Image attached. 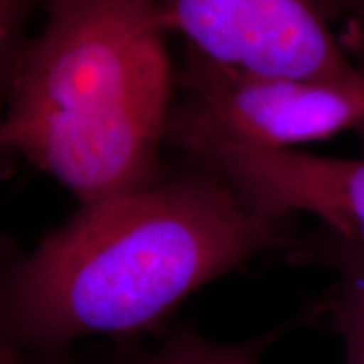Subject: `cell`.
I'll list each match as a JSON object with an SVG mask.
<instances>
[{
	"mask_svg": "<svg viewBox=\"0 0 364 364\" xmlns=\"http://www.w3.org/2000/svg\"><path fill=\"white\" fill-rule=\"evenodd\" d=\"M273 339L275 334H267L245 343L220 344L193 331H181L157 349L125 364H260Z\"/></svg>",
	"mask_w": 364,
	"mask_h": 364,
	"instance_id": "7",
	"label": "cell"
},
{
	"mask_svg": "<svg viewBox=\"0 0 364 364\" xmlns=\"http://www.w3.org/2000/svg\"><path fill=\"white\" fill-rule=\"evenodd\" d=\"M363 136H364V132H363Z\"/></svg>",
	"mask_w": 364,
	"mask_h": 364,
	"instance_id": "12",
	"label": "cell"
},
{
	"mask_svg": "<svg viewBox=\"0 0 364 364\" xmlns=\"http://www.w3.org/2000/svg\"><path fill=\"white\" fill-rule=\"evenodd\" d=\"M0 117V150L54 177L80 206L161 181L177 73L161 0H48Z\"/></svg>",
	"mask_w": 364,
	"mask_h": 364,
	"instance_id": "2",
	"label": "cell"
},
{
	"mask_svg": "<svg viewBox=\"0 0 364 364\" xmlns=\"http://www.w3.org/2000/svg\"><path fill=\"white\" fill-rule=\"evenodd\" d=\"M161 9L169 33L213 65L364 93L317 0H161Z\"/></svg>",
	"mask_w": 364,
	"mask_h": 364,
	"instance_id": "4",
	"label": "cell"
},
{
	"mask_svg": "<svg viewBox=\"0 0 364 364\" xmlns=\"http://www.w3.org/2000/svg\"><path fill=\"white\" fill-rule=\"evenodd\" d=\"M0 364H24V356L0 339Z\"/></svg>",
	"mask_w": 364,
	"mask_h": 364,
	"instance_id": "10",
	"label": "cell"
},
{
	"mask_svg": "<svg viewBox=\"0 0 364 364\" xmlns=\"http://www.w3.org/2000/svg\"><path fill=\"white\" fill-rule=\"evenodd\" d=\"M361 73H363V76H364V71H361Z\"/></svg>",
	"mask_w": 364,
	"mask_h": 364,
	"instance_id": "11",
	"label": "cell"
},
{
	"mask_svg": "<svg viewBox=\"0 0 364 364\" xmlns=\"http://www.w3.org/2000/svg\"><path fill=\"white\" fill-rule=\"evenodd\" d=\"M317 2L329 21L338 16H364V0H317Z\"/></svg>",
	"mask_w": 364,
	"mask_h": 364,
	"instance_id": "9",
	"label": "cell"
},
{
	"mask_svg": "<svg viewBox=\"0 0 364 364\" xmlns=\"http://www.w3.org/2000/svg\"><path fill=\"white\" fill-rule=\"evenodd\" d=\"M39 0H0V102L6 100L14 70L29 43L26 27Z\"/></svg>",
	"mask_w": 364,
	"mask_h": 364,
	"instance_id": "8",
	"label": "cell"
},
{
	"mask_svg": "<svg viewBox=\"0 0 364 364\" xmlns=\"http://www.w3.org/2000/svg\"><path fill=\"white\" fill-rule=\"evenodd\" d=\"M282 221L198 166L80 211L27 253L0 241V339L51 354L157 324L196 290L290 247Z\"/></svg>",
	"mask_w": 364,
	"mask_h": 364,
	"instance_id": "1",
	"label": "cell"
},
{
	"mask_svg": "<svg viewBox=\"0 0 364 364\" xmlns=\"http://www.w3.org/2000/svg\"><path fill=\"white\" fill-rule=\"evenodd\" d=\"M215 172L272 220L307 213L327 230L364 243V157L300 150H221L189 159Z\"/></svg>",
	"mask_w": 364,
	"mask_h": 364,
	"instance_id": "5",
	"label": "cell"
},
{
	"mask_svg": "<svg viewBox=\"0 0 364 364\" xmlns=\"http://www.w3.org/2000/svg\"><path fill=\"white\" fill-rule=\"evenodd\" d=\"M312 253L334 272L329 312L344 349V364H364V243L322 228Z\"/></svg>",
	"mask_w": 364,
	"mask_h": 364,
	"instance_id": "6",
	"label": "cell"
},
{
	"mask_svg": "<svg viewBox=\"0 0 364 364\" xmlns=\"http://www.w3.org/2000/svg\"><path fill=\"white\" fill-rule=\"evenodd\" d=\"M166 144L188 159L221 150H295L364 130V93L317 81L248 75L188 51Z\"/></svg>",
	"mask_w": 364,
	"mask_h": 364,
	"instance_id": "3",
	"label": "cell"
}]
</instances>
